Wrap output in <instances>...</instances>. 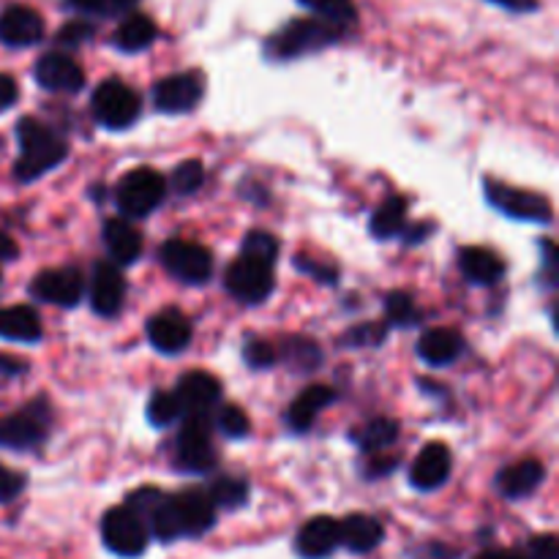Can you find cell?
I'll return each mask as SVG.
<instances>
[{"instance_id":"6da1fadb","label":"cell","mask_w":559,"mask_h":559,"mask_svg":"<svg viewBox=\"0 0 559 559\" xmlns=\"http://www.w3.org/2000/svg\"><path fill=\"white\" fill-rule=\"evenodd\" d=\"M16 140H20V158L14 164V175L22 183L41 178L49 169L60 167L69 156V145L60 134H55L49 126L36 118H22L16 126Z\"/></svg>"},{"instance_id":"7a4b0ae2","label":"cell","mask_w":559,"mask_h":559,"mask_svg":"<svg viewBox=\"0 0 559 559\" xmlns=\"http://www.w3.org/2000/svg\"><path fill=\"white\" fill-rule=\"evenodd\" d=\"M342 27L320 20V16H306V20H293L273 33L265 41V55L271 60H295L304 55L320 52L342 38Z\"/></svg>"},{"instance_id":"3957f363","label":"cell","mask_w":559,"mask_h":559,"mask_svg":"<svg viewBox=\"0 0 559 559\" xmlns=\"http://www.w3.org/2000/svg\"><path fill=\"white\" fill-rule=\"evenodd\" d=\"M175 464L191 475L211 473L216 467V448H213L207 413H189V420L180 426L178 440H175Z\"/></svg>"},{"instance_id":"277c9868","label":"cell","mask_w":559,"mask_h":559,"mask_svg":"<svg viewBox=\"0 0 559 559\" xmlns=\"http://www.w3.org/2000/svg\"><path fill=\"white\" fill-rule=\"evenodd\" d=\"M167 197V180L151 167L131 169L126 178H120L115 202L118 211L129 218H145L156 211Z\"/></svg>"},{"instance_id":"5b68a950","label":"cell","mask_w":559,"mask_h":559,"mask_svg":"<svg viewBox=\"0 0 559 559\" xmlns=\"http://www.w3.org/2000/svg\"><path fill=\"white\" fill-rule=\"evenodd\" d=\"M49 424H52V413H49V404L44 399L31 402L20 413L3 415L0 418V448L33 451L47 440Z\"/></svg>"},{"instance_id":"8992f818","label":"cell","mask_w":559,"mask_h":559,"mask_svg":"<svg viewBox=\"0 0 559 559\" xmlns=\"http://www.w3.org/2000/svg\"><path fill=\"white\" fill-rule=\"evenodd\" d=\"M93 118L104 126V129H129L142 112V102L126 82L107 80L93 91L91 98Z\"/></svg>"},{"instance_id":"52a82bcc","label":"cell","mask_w":559,"mask_h":559,"mask_svg":"<svg viewBox=\"0 0 559 559\" xmlns=\"http://www.w3.org/2000/svg\"><path fill=\"white\" fill-rule=\"evenodd\" d=\"M224 284H227V293L238 298L240 304H262V300L271 298L273 287H276V276H273L271 262L240 254L227 267Z\"/></svg>"},{"instance_id":"ba28073f","label":"cell","mask_w":559,"mask_h":559,"mask_svg":"<svg viewBox=\"0 0 559 559\" xmlns=\"http://www.w3.org/2000/svg\"><path fill=\"white\" fill-rule=\"evenodd\" d=\"M486 200L502 211L506 216L519 218V222H533V224H551L555 211H551V202L544 194H535V191L513 189V186L502 183V180L486 178L484 183Z\"/></svg>"},{"instance_id":"9c48e42d","label":"cell","mask_w":559,"mask_h":559,"mask_svg":"<svg viewBox=\"0 0 559 559\" xmlns=\"http://www.w3.org/2000/svg\"><path fill=\"white\" fill-rule=\"evenodd\" d=\"M147 533L145 522L131 511L129 506L109 508L102 519V540L112 555L118 557H140L147 549Z\"/></svg>"},{"instance_id":"30bf717a","label":"cell","mask_w":559,"mask_h":559,"mask_svg":"<svg viewBox=\"0 0 559 559\" xmlns=\"http://www.w3.org/2000/svg\"><path fill=\"white\" fill-rule=\"evenodd\" d=\"M158 260L175 278L186 284H205L213 276L211 251L194 240H167L158 249Z\"/></svg>"},{"instance_id":"8fae6325","label":"cell","mask_w":559,"mask_h":559,"mask_svg":"<svg viewBox=\"0 0 559 559\" xmlns=\"http://www.w3.org/2000/svg\"><path fill=\"white\" fill-rule=\"evenodd\" d=\"M202 93H205V80L197 71H180V74L164 76L153 87V104L158 112L167 115H183L200 104Z\"/></svg>"},{"instance_id":"7c38bea8","label":"cell","mask_w":559,"mask_h":559,"mask_svg":"<svg viewBox=\"0 0 559 559\" xmlns=\"http://www.w3.org/2000/svg\"><path fill=\"white\" fill-rule=\"evenodd\" d=\"M85 293V278L76 267H52V271H41L31 284L33 298L44 300V304L60 306V309H71L82 300Z\"/></svg>"},{"instance_id":"4fadbf2b","label":"cell","mask_w":559,"mask_h":559,"mask_svg":"<svg viewBox=\"0 0 559 559\" xmlns=\"http://www.w3.org/2000/svg\"><path fill=\"white\" fill-rule=\"evenodd\" d=\"M33 76L44 91L52 93H80L85 85V71L74 58L63 52H47L33 66Z\"/></svg>"},{"instance_id":"5bb4252c","label":"cell","mask_w":559,"mask_h":559,"mask_svg":"<svg viewBox=\"0 0 559 559\" xmlns=\"http://www.w3.org/2000/svg\"><path fill=\"white\" fill-rule=\"evenodd\" d=\"M175 502V516H178L180 538H200L207 530L216 524V506L207 497V491L202 489H189L180 491V495L173 497Z\"/></svg>"},{"instance_id":"9a60e30c","label":"cell","mask_w":559,"mask_h":559,"mask_svg":"<svg viewBox=\"0 0 559 559\" xmlns=\"http://www.w3.org/2000/svg\"><path fill=\"white\" fill-rule=\"evenodd\" d=\"M453 469L451 451L442 442H429L424 451L415 456L413 467H409V484L418 491H435L448 484Z\"/></svg>"},{"instance_id":"2e32d148","label":"cell","mask_w":559,"mask_h":559,"mask_svg":"<svg viewBox=\"0 0 559 559\" xmlns=\"http://www.w3.org/2000/svg\"><path fill=\"white\" fill-rule=\"evenodd\" d=\"M44 38V16L31 5H9L0 14V44L5 47H33Z\"/></svg>"},{"instance_id":"e0dca14e","label":"cell","mask_w":559,"mask_h":559,"mask_svg":"<svg viewBox=\"0 0 559 559\" xmlns=\"http://www.w3.org/2000/svg\"><path fill=\"white\" fill-rule=\"evenodd\" d=\"M147 338L158 353L178 355L191 344V322L178 309H164L147 322Z\"/></svg>"},{"instance_id":"ac0fdd59","label":"cell","mask_w":559,"mask_h":559,"mask_svg":"<svg viewBox=\"0 0 559 559\" xmlns=\"http://www.w3.org/2000/svg\"><path fill=\"white\" fill-rule=\"evenodd\" d=\"M126 300V282L120 271L109 262H96L91 278V306L96 314L115 317L123 309Z\"/></svg>"},{"instance_id":"d6986e66","label":"cell","mask_w":559,"mask_h":559,"mask_svg":"<svg viewBox=\"0 0 559 559\" xmlns=\"http://www.w3.org/2000/svg\"><path fill=\"white\" fill-rule=\"evenodd\" d=\"M459 271L467 278L469 284H478V287H495L506 276V262L495 254L491 249L484 246H464L459 251Z\"/></svg>"},{"instance_id":"ffe728a7","label":"cell","mask_w":559,"mask_h":559,"mask_svg":"<svg viewBox=\"0 0 559 559\" xmlns=\"http://www.w3.org/2000/svg\"><path fill=\"white\" fill-rule=\"evenodd\" d=\"M295 549L304 559H328L338 549V522L331 516H314L300 527Z\"/></svg>"},{"instance_id":"44dd1931","label":"cell","mask_w":559,"mask_h":559,"mask_svg":"<svg viewBox=\"0 0 559 559\" xmlns=\"http://www.w3.org/2000/svg\"><path fill=\"white\" fill-rule=\"evenodd\" d=\"M178 396L183 413H207L222 399V382L207 371H189L178 380Z\"/></svg>"},{"instance_id":"7402d4cb","label":"cell","mask_w":559,"mask_h":559,"mask_svg":"<svg viewBox=\"0 0 559 559\" xmlns=\"http://www.w3.org/2000/svg\"><path fill=\"white\" fill-rule=\"evenodd\" d=\"M385 538V530L374 516L366 513H353L338 524V546L349 549L353 555H369Z\"/></svg>"},{"instance_id":"603a6c76","label":"cell","mask_w":559,"mask_h":559,"mask_svg":"<svg viewBox=\"0 0 559 559\" xmlns=\"http://www.w3.org/2000/svg\"><path fill=\"white\" fill-rule=\"evenodd\" d=\"M546 478V469L538 459H524V462L511 464L497 475V491L508 500H524L533 495Z\"/></svg>"},{"instance_id":"cb8c5ba5","label":"cell","mask_w":559,"mask_h":559,"mask_svg":"<svg viewBox=\"0 0 559 559\" xmlns=\"http://www.w3.org/2000/svg\"><path fill=\"white\" fill-rule=\"evenodd\" d=\"M464 338L453 328H431L420 336L418 355L429 366H451L462 358Z\"/></svg>"},{"instance_id":"d4e9b609","label":"cell","mask_w":559,"mask_h":559,"mask_svg":"<svg viewBox=\"0 0 559 559\" xmlns=\"http://www.w3.org/2000/svg\"><path fill=\"white\" fill-rule=\"evenodd\" d=\"M338 399V393L333 391L331 385H309L287 409V424L289 429L304 435V431L311 429V424L317 420V415L325 407H331Z\"/></svg>"},{"instance_id":"484cf974","label":"cell","mask_w":559,"mask_h":559,"mask_svg":"<svg viewBox=\"0 0 559 559\" xmlns=\"http://www.w3.org/2000/svg\"><path fill=\"white\" fill-rule=\"evenodd\" d=\"M104 246L118 265H134L142 254V238L126 218H109L104 224Z\"/></svg>"},{"instance_id":"4316f807","label":"cell","mask_w":559,"mask_h":559,"mask_svg":"<svg viewBox=\"0 0 559 559\" xmlns=\"http://www.w3.org/2000/svg\"><path fill=\"white\" fill-rule=\"evenodd\" d=\"M41 320L31 306H9L0 309V338L5 342H22V344H36L41 342Z\"/></svg>"},{"instance_id":"83f0119b","label":"cell","mask_w":559,"mask_h":559,"mask_svg":"<svg viewBox=\"0 0 559 559\" xmlns=\"http://www.w3.org/2000/svg\"><path fill=\"white\" fill-rule=\"evenodd\" d=\"M158 36V27L151 16L145 14H131L120 22V27L115 31L112 44L120 49V52H142V49L151 47Z\"/></svg>"},{"instance_id":"f1b7e54d","label":"cell","mask_w":559,"mask_h":559,"mask_svg":"<svg viewBox=\"0 0 559 559\" xmlns=\"http://www.w3.org/2000/svg\"><path fill=\"white\" fill-rule=\"evenodd\" d=\"M399 440V424L393 418H374L353 431V442L364 453H380Z\"/></svg>"},{"instance_id":"f546056e","label":"cell","mask_w":559,"mask_h":559,"mask_svg":"<svg viewBox=\"0 0 559 559\" xmlns=\"http://www.w3.org/2000/svg\"><path fill=\"white\" fill-rule=\"evenodd\" d=\"M404 222H407V202L402 197H388L371 216V233L377 238H393L404 233Z\"/></svg>"},{"instance_id":"4dcf8cb0","label":"cell","mask_w":559,"mask_h":559,"mask_svg":"<svg viewBox=\"0 0 559 559\" xmlns=\"http://www.w3.org/2000/svg\"><path fill=\"white\" fill-rule=\"evenodd\" d=\"M298 3L309 9L311 14L320 16V20L342 27V31L358 20V9H355L353 0H298Z\"/></svg>"},{"instance_id":"1f68e13d","label":"cell","mask_w":559,"mask_h":559,"mask_svg":"<svg viewBox=\"0 0 559 559\" xmlns=\"http://www.w3.org/2000/svg\"><path fill=\"white\" fill-rule=\"evenodd\" d=\"M205 491H207V497L213 500V506L227 508V511L246 506V500H249V484L240 478H218V480H213L211 489H205Z\"/></svg>"},{"instance_id":"d6a6232c","label":"cell","mask_w":559,"mask_h":559,"mask_svg":"<svg viewBox=\"0 0 559 559\" xmlns=\"http://www.w3.org/2000/svg\"><path fill=\"white\" fill-rule=\"evenodd\" d=\"M282 355L298 371H314L322 364V349L311 338H287Z\"/></svg>"},{"instance_id":"836d02e7","label":"cell","mask_w":559,"mask_h":559,"mask_svg":"<svg viewBox=\"0 0 559 559\" xmlns=\"http://www.w3.org/2000/svg\"><path fill=\"white\" fill-rule=\"evenodd\" d=\"M180 413H183V407H180L175 393L156 391L151 396V402H147V420L153 426H158V429H167L169 424H175L180 418Z\"/></svg>"},{"instance_id":"e575fe53","label":"cell","mask_w":559,"mask_h":559,"mask_svg":"<svg viewBox=\"0 0 559 559\" xmlns=\"http://www.w3.org/2000/svg\"><path fill=\"white\" fill-rule=\"evenodd\" d=\"M385 311H388V322L399 328H409V325H418L420 322V311L415 306V300L409 298L407 293H391L385 298Z\"/></svg>"},{"instance_id":"d590c367","label":"cell","mask_w":559,"mask_h":559,"mask_svg":"<svg viewBox=\"0 0 559 559\" xmlns=\"http://www.w3.org/2000/svg\"><path fill=\"white\" fill-rule=\"evenodd\" d=\"M202 183H205V169H202V162L191 158V162H183L175 167V173H173L175 194L189 197V194H194Z\"/></svg>"},{"instance_id":"8d00e7d4","label":"cell","mask_w":559,"mask_h":559,"mask_svg":"<svg viewBox=\"0 0 559 559\" xmlns=\"http://www.w3.org/2000/svg\"><path fill=\"white\" fill-rule=\"evenodd\" d=\"M240 254L257 257V260H265L271 262V265H276L278 240L273 238L271 233H265V229H251L243 238V251H240Z\"/></svg>"},{"instance_id":"74e56055","label":"cell","mask_w":559,"mask_h":559,"mask_svg":"<svg viewBox=\"0 0 559 559\" xmlns=\"http://www.w3.org/2000/svg\"><path fill=\"white\" fill-rule=\"evenodd\" d=\"M216 429L222 431L224 437H233V440H243V437H249V431H251L249 415H246L240 407H235V404H227V407L218 409Z\"/></svg>"},{"instance_id":"f35d334b","label":"cell","mask_w":559,"mask_h":559,"mask_svg":"<svg viewBox=\"0 0 559 559\" xmlns=\"http://www.w3.org/2000/svg\"><path fill=\"white\" fill-rule=\"evenodd\" d=\"M71 9L82 11V14H104V16H120L136 3V0H66Z\"/></svg>"},{"instance_id":"ab89813d","label":"cell","mask_w":559,"mask_h":559,"mask_svg":"<svg viewBox=\"0 0 559 559\" xmlns=\"http://www.w3.org/2000/svg\"><path fill=\"white\" fill-rule=\"evenodd\" d=\"M388 336V325H380V322H366V325L353 328V331L344 336V344L347 347H377L382 344V338Z\"/></svg>"},{"instance_id":"60d3db41","label":"cell","mask_w":559,"mask_h":559,"mask_svg":"<svg viewBox=\"0 0 559 559\" xmlns=\"http://www.w3.org/2000/svg\"><path fill=\"white\" fill-rule=\"evenodd\" d=\"M278 353L273 349V344L262 342V338H249L243 347V360L251 369H271L276 364Z\"/></svg>"},{"instance_id":"b9f144b4","label":"cell","mask_w":559,"mask_h":559,"mask_svg":"<svg viewBox=\"0 0 559 559\" xmlns=\"http://www.w3.org/2000/svg\"><path fill=\"white\" fill-rule=\"evenodd\" d=\"M93 25L85 20H74L66 22L63 27L58 31V44L60 47H80V44H87L93 38Z\"/></svg>"},{"instance_id":"7bdbcfd3","label":"cell","mask_w":559,"mask_h":559,"mask_svg":"<svg viewBox=\"0 0 559 559\" xmlns=\"http://www.w3.org/2000/svg\"><path fill=\"white\" fill-rule=\"evenodd\" d=\"M25 475L0 464V502H14L25 491Z\"/></svg>"},{"instance_id":"ee69618b","label":"cell","mask_w":559,"mask_h":559,"mask_svg":"<svg viewBox=\"0 0 559 559\" xmlns=\"http://www.w3.org/2000/svg\"><path fill=\"white\" fill-rule=\"evenodd\" d=\"M522 559H559V544L555 535H538L522 551Z\"/></svg>"},{"instance_id":"f6af8a7d","label":"cell","mask_w":559,"mask_h":559,"mask_svg":"<svg viewBox=\"0 0 559 559\" xmlns=\"http://www.w3.org/2000/svg\"><path fill=\"white\" fill-rule=\"evenodd\" d=\"M295 267L304 273H311L317 282H325V284L336 282V267L333 265H322V262H311L306 260V257H298V260H295Z\"/></svg>"},{"instance_id":"bcb514c9","label":"cell","mask_w":559,"mask_h":559,"mask_svg":"<svg viewBox=\"0 0 559 559\" xmlns=\"http://www.w3.org/2000/svg\"><path fill=\"white\" fill-rule=\"evenodd\" d=\"M16 98H20V85H16L14 76L0 74V112H5Z\"/></svg>"},{"instance_id":"7dc6e473","label":"cell","mask_w":559,"mask_h":559,"mask_svg":"<svg viewBox=\"0 0 559 559\" xmlns=\"http://www.w3.org/2000/svg\"><path fill=\"white\" fill-rule=\"evenodd\" d=\"M369 456L371 462L366 464V475H369V478H382V475H388L399 464L396 459H388L385 453H369Z\"/></svg>"},{"instance_id":"c3c4849f","label":"cell","mask_w":559,"mask_h":559,"mask_svg":"<svg viewBox=\"0 0 559 559\" xmlns=\"http://www.w3.org/2000/svg\"><path fill=\"white\" fill-rule=\"evenodd\" d=\"M557 262H559L557 246L551 243V240H546L544 243V273H540V278H546L549 284H557Z\"/></svg>"},{"instance_id":"681fc988","label":"cell","mask_w":559,"mask_h":559,"mask_svg":"<svg viewBox=\"0 0 559 559\" xmlns=\"http://www.w3.org/2000/svg\"><path fill=\"white\" fill-rule=\"evenodd\" d=\"M456 557H459L456 549L442 544H426L413 555V559H456Z\"/></svg>"},{"instance_id":"f907efd6","label":"cell","mask_w":559,"mask_h":559,"mask_svg":"<svg viewBox=\"0 0 559 559\" xmlns=\"http://www.w3.org/2000/svg\"><path fill=\"white\" fill-rule=\"evenodd\" d=\"M25 371H27L25 360L9 358V355H0V377L11 380V377H20V374H25Z\"/></svg>"},{"instance_id":"816d5d0a","label":"cell","mask_w":559,"mask_h":559,"mask_svg":"<svg viewBox=\"0 0 559 559\" xmlns=\"http://www.w3.org/2000/svg\"><path fill=\"white\" fill-rule=\"evenodd\" d=\"M491 3L502 5L508 11H516V14H527V11L538 9V0H491Z\"/></svg>"},{"instance_id":"f5cc1de1","label":"cell","mask_w":559,"mask_h":559,"mask_svg":"<svg viewBox=\"0 0 559 559\" xmlns=\"http://www.w3.org/2000/svg\"><path fill=\"white\" fill-rule=\"evenodd\" d=\"M16 243L5 233H0V260H14Z\"/></svg>"},{"instance_id":"db71d44e","label":"cell","mask_w":559,"mask_h":559,"mask_svg":"<svg viewBox=\"0 0 559 559\" xmlns=\"http://www.w3.org/2000/svg\"><path fill=\"white\" fill-rule=\"evenodd\" d=\"M478 559H522V551H511V549H489L484 551Z\"/></svg>"},{"instance_id":"11a10c76","label":"cell","mask_w":559,"mask_h":559,"mask_svg":"<svg viewBox=\"0 0 559 559\" xmlns=\"http://www.w3.org/2000/svg\"><path fill=\"white\" fill-rule=\"evenodd\" d=\"M426 233H431V224H418V227H413V229H407V235H409V243H418V240H424L426 238Z\"/></svg>"}]
</instances>
